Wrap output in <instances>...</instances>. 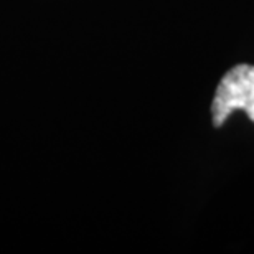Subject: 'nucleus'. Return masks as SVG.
<instances>
[{
  "label": "nucleus",
  "mask_w": 254,
  "mask_h": 254,
  "mask_svg": "<svg viewBox=\"0 0 254 254\" xmlns=\"http://www.w3.org/2000/svg\"><path fill=\"white\" fill-rule=\"evenodd\" d=\"M236 109L254 123V66L238 64L223 76L211 104L213 126L220 127Z\"/></svg>",
  "instance_id": "f257e3e1"
}]
</instances>
